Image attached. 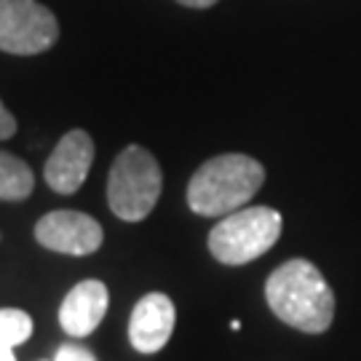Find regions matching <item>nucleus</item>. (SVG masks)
I'll return each mask as SVG.
<instances>
[{"label":"nucleus","instance_id":"1","mask_svg":"<svg viewBox=\"0 0 361 361\" xmlns=\"http://www.w3.org/2000/svg\"><path fill=\"white\" fill-rule=\"evenodd\" d=\"M265 300L276 319L305 335H322L335 319V292L308 259H286L265 281Z\"/></svg>","mask_w":361,"mask_h":361},{"label":"nucleus","instance_id":"2","mask_svg":"<svg viewBox=\"0 0 361 361\" xmlns=\"http://www.w3.org/2000/svg\"><path fill=\"white\" fill-rule=\"evenodd\" d=\"M265 182L259 161L244 153L209 158L188 182V207L201 217H225L246 207Z\"/></svg>","mask_w":361,"mask_h":361},{"label":"nucleus","instance_id":"3","mask_svg":"<svg viewBox=\"0 0 361 361\" xmlns=\"http://www.w3.org/2000/svg\"><path fill=\"white\" fill-rule=\"evenodd\" d=\"M284 219L271 207H241L225 214L209 233V252L222 265H246L281 238Z\"/></svg>","mask_w":361,"mask_h":361},{"label":"nucleus","instance_id":"4","mask_svg":"<svg viewBox=\"0 0 361 361\" xmlns=\"http://www.w3.org/2000/svg\"><path fill=\"white\" fill-rule=\"evenodd\" d=\"M164 190V171L153 153L140 145L123 147L110 169L107 204L113 214L126 222H140L155 209Z\"/></svg>","mask_w":361,"mask_h":361},{"label":"nucleus","instance_id":"5","mask_svg":"<svg viewBox=\"0 0 361 361\" xmlns=\"http://www.w3.org/2000/svg\"><path fill=\"white\" fill-rule=\"evenodd\" d=\"M59 38V22L38 0H0V51L16 56L49 51Z\"/></svg>","mask_w":361,"mask_h":361},{"label":"nucleus","instance_id":"6","mask_svg":"<svg viewBox=\"0 0 361 361\" xmlns=\"http://www.w3.org/2000/svg\"><path fill=\"white\" fill-rule=\"evenodd\" d=\"M35 238L40 246L51 252L83 257V255H94L102 246L104 233L102 225L89 214L75 209H56L38 219Z\"/></svg>","mask_w":361,"mask_h":361},{"label":"nucleus","instance_id":"7","mask_svg":"<svg viewBox=\"0 0 361 361\" xmlns=\"http://www.w3.org/2000/svg\"><path fill=\"white\" fill-rule=\"evenodd\" d=\"M91 164H94V140L89 137V131L73 129L56 142L54 153L46 161L43 177L51 190L73 195L86 182Z\"/></svg>","mask_w":361,"mask_h":361},{"label":"nucleus","instance_id":"8","mask_svg":"<svg viewBox=\"0 0 361 361\" xmlns=\"http://www.w3.org/2000/svg\"><path fill=\"white\" fill-rule=\"evenodd\" d=\"M174 322H177V310L166 295L150 292V295L140 297L129 319V340L134 350L158 353L174 332Z\"/></svg>","mask_w":361,"mask_h":361},{"label":"nucleus","instance_id":"9","mask_svg":"<svg viewBox=\"0 0 361 361\" xmlns=\"http://www.w3.org/2000/svg\"><path fill=\"white\" fill-rule=\"evenodd\" d=\"M110 305V292L102 281L89 279L75 284L59 308V324L70 337H89L99 324Z\"/></svg>","mask_w":361,"mask_h":361},{"label":"nucleus","instance_id":"10","mask_svg":"<svg viewBox=\"0 0 361 361\" xmlns=\"http://www.w3.org/2000/svg\"><path fill=\"white\" fill-rule=\"evenodd\" d=\"M35 188V174L22 158L0 150V201H25Z\"/></svg>","mask_w":361,"mask_h":361},{"label":"nucleus","instance_id":"11","mask_svg":"<svg viewBox=\"0 0 361 361\" xmlns=\"http://www.w3.org/2000/svg\"><path fill=\"white\" fill-rule=\"evenodd\" d=\"M32 335L30 313L19 308H0V348H16Z\"/></svg>","mask_w":361,"mask_h":361},{"label":"nucleus","instance_id":"12","mask_svg":"<svg viewBox=\"0 0 361 361\" xmlns=\"http://www.w3.org/2000/svg\"><path fill=\"white\" fill-rule=\"evenodd\" d=\"M54 361H97V356L89 348L78 345V343H67V345H62V348L56 350Z\"/></svg>","mask_w":361,"mask_h":361},{"label":"nucleus","instance_id":"13","mask_svg":"<svg viewBox=\"0 0 361 361\" xmlns=\"http://www.w3.org/2000/svg\"><path fill=\"white\" fill-rule=\"evenodd\" d=\"M13 131H16V118L6 110V104L0 102V140L13 137Z\"/></svg>","mask_w":361,"mask_h":361},{"label":"nucleus","instance_id":"14","mask_svg":"<svg viewBox=\"0 0 361 361\" xmlns=\"http://www.w3.org/2000/svg\"><path fill=\"white\" fill-rule=\"evenodd\" d=\"M182 6H188V8H212L217 0H177Z\"/></svg>","mask_w":361,"mask_h":361},{"label":"nucleus","instance_id":"15","mask_svg":"<svg viewBox=\"0 0 361 361\" xmlns=\"http://www.w3.org/2000/svg\"><path fill=\"white\" fill-rule=\"evenodd\" d=\"M0 361H16L13 359V348H0Z\"/></svg>","mask_w":361,"mask_h":361}]
</instances>
